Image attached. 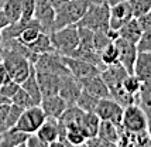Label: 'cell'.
<instances>
[{"mask_svg":"<svg viewBox=\"0 0 151 147\" xmlns=\"http://www.w3.org/2000/svg\"><path fill=\"white\" fill-rule=\"evenodd\" d=\"M78 26H83L93 33L98 31H109L110 30V4L102 1H91L89 7L81 19Z\"/></svg>","mask_w":151,"mask_h":147,"instance_id":"1","label":"cell"},{"mask_svg":"<svg viewBox=\"0 0 151 147\" xmlns=\"http://www.w3.org/2000/svg\"><path fill=\"white\" fill-rule=\"evenodd\" d=\"M0 55H1V61L6 65L7 72H9L12 79L21 84L28 78L34 64L27 58L26 55H23V54L7 47L0 48Z\"/></svg>","mask_w":151,"mask_h":147,"instance_id":"2","label":"cell"},{"mask_svg":"<svg viewBox=\"0 0 151 147\" xmlns=\"http://www.w3.org/2000/svg\"><path fill=\"white\" fill-rule=\"evenodd\" d=\"M88 0H69L62 7H59L55 12V20H54V30H59L62 27L78 24L81 19L86 13L89 7Z\"/></svg>","mask_w":151,"mask_h":147,"instance_id":"3","label":"cell"},{"mask_svg":"<svg viewBox=\"0 0 151 147\" xmlns=\"http://www.w3.org/2000/svg\"><path fill=\"white\" fill-rule=\"evenodd\" d=\"M51 35V43L54 45V50L61 55L71 57L76 48L79 47V30L78 24L62 27L59 30H54Z\"/></svg>","mask_w":151,"mask_h":147,"instance_id":"4","label":"cell"},{"mask_svg":"<svg viewBox=\"0 0 151 147\" xmlns=\"http://www.w3.org/2000/svg\"><path fill=\"white\" fill-rule=\"evenodd\" d=\"M122 126L130 133H140L148 130V116L138 103L124 107Z\"/></svg>","mask_w":151,"mask_h":147,"instance_id":"5","label":"cell"},{"mask_svg":"<svg viewBox=\"0 0 151 147\" xmlns=\"http://www.w3.org/2000/svg\"><path fill=\"white\" fill-rule=\"evenodd\" d=\"M45 119L47 115L44 112V109L41 107V105H34L31 107L24 109V112L20 116L19 122L14 127L21 130V132H26L28 134L37 133V130L45 122Z\"/></svg>","mask_w":151,"mask_h":147,"instance_id":"6","label":"cell"},{"mask_svg":"<svg viewBox=\"0 0 151 147\" xmlns=\"http://www.w3.org/2000/svg\"><path fill=\"white\" fill-rule=\"evenodd\" d=\"M95 113L100 117V120H109L116 125H122L124 107L120 103H117L112 96H109V98H102L99 100L98 106L95 109Z\"/></svg>","mask_w":151,"mask_h":147,"instance_id":"7","label":"cell"},{"mask_svg":"<svg viewBox=\"0 0 151 147\" xmlns=\"http://www.w3.org/2000/svg\"><path fill=\"white\" fill-rule=\"evenodd\" d=\"M62 60L65 62V65L68 67L69 72L73 76H76L79 81L88 79L91 76L99 75L100 74V68L98 65H95L89 61L81 60V58H75V57H68V55H62Z\"/></svg>","mask_w":151,"mask_h":147,"instance_id":"8","label":"cell"},{"mask_svg":"<svg viewBox=\"0 0 151 147\" xmlns=\"http://www.w3.org/2000/svg\"><path fill=\"white\" fill-rule=\"evenodd\" d=\"M82 89H83L82 82L76 76H73L72 74H66V75H64L61 78V85H59L58 94L68 103V106H71V105L76 103Z\"/></svg>","mask_w":151,"mask_h":147,"instance_id":"9","label":"cell"},{"mask_svg":"<svg viewBox=\"0 0 151 147\" xmlns=\"http://www.w3.org/2000/svg\"><path fill=\"white\" fill-rule=\"evenodd\" d=\"M55 7L50 0H35L34 19L41 23L44 31L51 34L54 31V20H55Z\"/></svg>","mask_w":151,"mask_h":147,"instance_id":"10","label":"cell"},{"mask_svg":"<svg viewBox=\"0 0 151 147\" xmlns=\"http://www.w3.org/2000/svg\"><path fill=\"white\" fill-rule=\"evenodd\" d=\"M114 43L119 48V62L127 69L129 74H134V64H136V60H137L138 55L137 44L123 40L120 37Z\"/></svg>","mask_w":151,"mask_h":147,"instance_id":"11","label":"cell"},{"mask_svg":"<svg viewBox=\"0 0 151 147\" xmlns=\"http://www.w3.org/2000/svg\"><path fill=\"white\" fill-rule=\"evenodd\" d=\"M127 75H129L127 69L120 62H116V64H112V65H106L100 71V76L103 78V81L109 86V89H114L117 86H122L123 81L126 79Z\"/></svg>","mask_w":151,"mask_h":147,"instance_id":"12","label":"cell"},{"mask_svg":"<svg viewBox=\"0 0 151 147\" xmlns=\"http://www.w3.org/2000/svg\"><path fill=\"white\" fill-rule=\"evenodd\" d=\"M133 12L129 1H122L110 6V28L119 31L129 20H132Z\"/></svg>","mask_w":151,"mask_h":147,"instance_id":"13","label":"cell"},{"mask_svg":"<svg viewBox=\"0 0 151 147\" xmlns=\"http://www.w3.org/2000/svg\"><path fill=\"white\" fill-rule=\"evenodd\" d=\"M35 72H37V79H38L41 92H42V98L58 94L62 75L54 72H45V71H37V69H35Z\"/></svg>","mask_w":151,"mask_h":147,"instance_id":"14","label":"cell"},{"mask_svg":"<svg viewBox=\"0 0 151 147\" xmlns=\"http://www.w3.org/2000/svg\"><path fill=\"white\" fill-rule=\"evenodd\" d=\"M41 107L44 109L47 117H54V119H59V116L65 112L68 107V103L62 99V96L59 94L57 95H50V96H44L41 100Z\"/></svg>","mask_w":151,"mask_h":147,"instance_id":"15","label":"cell"},{"mask_svg":"<svg viewBox=\"0 0 151 147\" xmlns=\"http://www.w3.org/2000/svg\"><path fill=\"white\" fill-rule=\"evenodd\" d=\"M37 136L44 141L45 146H54L59 139V123L58 119L47 117L45 122L37 130Z\"/></svg>","mask_w":151,"mask_h":147,"instance_id":"16","label":"cell"},{"mask_svg":"<svg viewBox=\"0 0 151 147\" xmlns=\"http://www.w3.org/2000/svg\"><path fill=\"white\" fill-rule=\"evenodd\" d=\"M82 82V86L85 91H88L89 94L95 95L96 98L102 99V98H109L110 96V89L106 85V82L103 81V78L99 75H95V76H91L88 79L81 81Z\"/></svg>","mask_w":151,"mask_h":147,"instance_id":"17","label":"cell"},{"mask_svg":"<svg viewBox=\"0 0 151 147\" xmlns=\"http://www.w3.org/2000/svg\"><path fill=\"white\" fill-rule=\"evenodd\" d=\"M28 136V133L21 132L16 127L7 129L4 134L0 137V147H26Z\"/></svg>","mask_w":151,"mask_h":147,"instance_id":"18","label":"cell"},{"mask_svg":"<svg viewBox=\"0 0 151 147\" xmlns=\"http://www.w3.org/2000/svg\"><path fill=\"white\" fill-rule=\"evenodd\" d=\"M143 31H144V28L141 27L138 19L133 17L132 20H129L124 26L119 30V37L123 38V40H127V41H130V43L137 44L140 37H141V34H143Z\"/></svg>","mask_w":151,"mask_h":147,"instance_id":"19","label":"cell"},{"mask_svg":"<svg viewBox=\"0 0 151 147\" xmlns=\"http://www.w3.org/2000/svg\"><path fill=\"white\" fill-rule=\"evenodd\" d=\"M134 75L141 82L151 79V53H138L134 64Z\"/></svg>","mask_w":151,"mask_h":147,"instance_id":"20","label":"cell"},{"mask_svg":"<svg viewBox=\"0 0 151 147\" xmlns=\"http://www.w3.org/2000/svg\"><path fill=\"white\" fill-rule=\"evenodd\" d=\"M42 31H44V28L41 26V23H40L38 20L33 19V20H30L27 23V26L23 28V31L20 33V35L17 38H19L23 44L28 45V44H31L33 41L37 40Z\"/></svg>","mask_w":151,"mask_h":147,"instance_id":"21","label":"cell"},{"mask_svg":"<svg viewBox=\"0 0 151 147\" xmlns=\"http://www.w3.org/2000/svg\"><path fill=\"white\" fill-rule=\"evenodd\" d=\"M21 88L26 89L28 95L33 98V100L35 102V105H41V100H42V92H41V88H40L38 79H37V72H35V68L33 67L31 74L28 75L24 82H21Z\"/></svg>","mask_w":151,"mask_h":147,"instance_id":"22","label":"cell"},{"mask_svg":"<svg viewBox=\"0 0 151 147\" xmlns=\"http://www.w3.org/2000/svg\"><path fill=\"white\" fill-rule=\"evenodd\" d=\"M100 117L95 112H85L82 122H81V127L82 130L85 132L86 137H93V136H98L99 133V126H100Z\"/></svg>","mask_w":151,"mask_h":147,"instance_id":"23","label":"cell"},{"mask_svg":"<svg viewBox=\"0 0 151 147\" xmlns=\"http://www.w3.org/2000/svg\"><path fill=\"white\" fill-rule=\"evenodd\" d=\"M102 139L109 141L112 146H117L119 144V125L113 123L109 120H102L100 126H99V133Z\"/></svg>","mask_w":151,"mask_h":147,"instance_id":"24","label":"cell"},{"mask_svg":"<svg viewBox=\"0 0 151 147\" xmlns=\"http://www.w3.org/2000/svg\"><path fill=\"white\" fill-rule=\"evenodd\" d=\"M27 47L30 48L34 54H37V55L44 53H50V51H55L52 43H51V35L48 33H45V31H42L40 34L38 38L35 41H33L31 44H28Z\"/></svg>","mask_w":151,"mask_h":147,"instance_id":"25","label":"cell"},{"mask_svg":"<svg viewBox=\"0 0 151 147\" xmlns=\"http://www.w3.org/2000/svg\"><path fill=\"white\" fill-rule=\"evenodd\" d=\"M3 10L10 20V24L19 21L23 16V0H6Z\"/></svg>","mask_w":151,"mask_h":147,"instance_id":"26","label":"cell"},{"mask_svg":"<svg viewBox=\"0 0 151 147\" xmlns=\"http://www.w3.org/2000/svg\"><path fill=\"white\" fill-rule=\"evenodd\" d=\"M110 96H112L117 103H120L123 107H127V106H130V105L137 103V96L129 94L124 88H123V85L114 88V89H110Z\"/></svg>","mask_w":151,"mask_h":147,"instance_id":"27","label":"cell"},{"mask_svg":"<svg viewBox=\"0 0 151 147\" xmlns=\"http://www.w3.org/2000/svg\"><path fill=\"white\" fill-rule=\"evenodd\" d=\"M137 103L147 115L151 113V79L141 82V89L137 95Z\"/></svg>","mask_w":151,"mask_h":147,"instance_id":"28","label":"cell"},{"mask_svg":"<svg viewBox=\"0 0 151 147\" xmlns=\"http://www.w3.org/2000/svg\"><path fill=\"white\" fill-rule=\"evenodd\" d=\"M99 98H96L95 95L89 94L88 91H85V89H82V92H81V95H79L78 100H76V106H79L82 110H85V112H95V109H96V106H98L99 103Z\"/></svg>","mask_w":151,"mask_h":147,"instance_id":"29","label":"cell"},{"mask_svg":"<svg viewBox=\"0 0 151 147\" xmlns=\"http://www.w3.org/2000/svg\"><path fill=\"white\" fill-rule=\"evenodd\" d=\"M65 134L69 146H85L88 137L81 126L68 127V129H65Z\"/></svg>","mask_w":151,"mask_h":147,"instance_id":"30","label":"cell"},{"mask_svg":"<svg viewBox=\"0 0 151 147\" xmlns=\"http://www.w3.org/2000/svg\"><path fill=\"white\" fill-rule=\"evenodd\" d=\"M100 58H102V62H103L105 67L106 65H112V64L119 62V48L114 41L110 43V44L100 53Z\"/></svg>","mask_w":151,"mask_h":147,"instance_id":"31","label":"cell"},{"mask_svg":"<svg viewBox=\"0 0 151 147\" xmlns=\"http://www.w3.org/2000/svg\"><path fill=\"white\" fill-rule=\"evenodd\" d=\"M129 4L136 19L144 16L147 12L151 10V0H129Z\"/></svg>","mask_w":151,"mask_h":147,"instance_id":"32","label":"cell"},{"mask_svg":"<svg viewBox=\"0 0 151 147\" xmlns=\"http://www.w3.org/2000/svg\"><path fill=\"white\" fill-rule=\"evenodd\" d=\"M12 103H16V105L21 106L23 109H27V107H31L35 105V102L33 100V98H31V96L28 95V92H27L26 89H23V88H20L19 91H17V94L12 98Z\"/></svg>","mask_w":151,"mask_h":147,"instance_id":"33","label":"cell"},{"mask_svg":"<svg viewBox=\"0 0 151 147\" xmlns=\"http://www.w3.org/2000/svg\"><path fill=\"white\" fill-rule=\"evenodd\" d=\"M123 88H124L129 94L137 96L138 92H140V89H141V81L138 79L134 74H129V75L126 76V79L123 81Z\"/></svg>","mask_w":151,"mask_h":147,"instance_id":"34","label":"cell"},{"mask_svg":"<svg viewBox=\"0 0 151 147\" xmlns=\"http://www.w3.org/2000/svg\"><path fill=\"white\" fill-rule=\"evenodd\" d=\"M24 109L16 103H10V107H9V115H7V129H12L17 125L20 116L23 115Z\"/></svg>","mask_w":151,"mask_h":147,"instance_id":"35","label":"cell"},{"mask_svg":"<svg viewBox=\"0 0 151 147\" xmlns=\"http://www.w3.org/2000/svg\"><path fill=\"white\" fill-rule=\"evenodd\" d=\"M20 88H21V84L16 82L14 79H9L0 85V92L4 95L6 98H9V99L12 100V98L17 94V91H19Z\"/></svg>","mask_w":151,"mask_h":147,"instance_id":"36","label":"cell"},{"mask_svg":"<svg viewBox=\"0 0 151 147\" xmlns=\"http://www.w3.org/2000/svg\"><path fill=\"white\" fill-rule=\"evenodd\" d=\"M138 53H151V28H145L137 43Z\"/></svg>","mask_w":151,"mask_h":147,"instance_id":"37","label":"cell"},{"mask_svg":"<svg viewBox=\"0 0 151 147\" xmlns=\"http://www.w3.org/2000/svg\"><path fill=\"white\" fill-rule=\"evenodd\" d=\"M34 10H35V0H23V16L20 20L30 21L34 19Z\"/></svg>","mask_w":151,"mask_h":147,"instance_id":"38","label":"cell"},{"mask_svg":"<svg viewBox=\"0 0 151 147\" xmlns=\"http://www.w3.org/2000/svg\"><path fill=\"white\" fill-rule=\"evenodd\" d=\"M9 107L10 103L0 105V137L4 134L7 130V115H9Z\"/></svg>","mask_w":151,"mask_h":147,"instance_id":"39","label":"cell"},{"mask_svg":"<svg viewBox=\"0 0 151 147\" xmlns=\"http://www.w3.org/2000/svg\"><path fill=\"white\" fill-rule=\"evenodd\" d=\"M85 146H89V147H112V144H110L109 141H106L105 139H102L100 136H93V137L86 139Z\"/></svg>","mask_w":151,"mask_h":147,"instance_id":"40","label":"cell"},{"mask_svg":"<svg viewBox=\"0 0 151 147\" xmlns=\"http://www.w3.org/2000/svg\"><path fill=\"white\" fill-rule=\"evenodd\" d=\"M26 147H47V146L44 144V141L37 136V133H31L28 136V139H27Z\"/></svg>","mask_w":151,"mask_h":147,"instance_id":"41","label":"cell"},{"mask_svg":"<svg viewBox=\"0 0 151 147\" xmlns=\"http://www.w3.org/2000/svg\"><path fill=\"white\" fill-rule=\"evenodd\" d=\"M138 21H140V24L143 28H151V10L150 12H147L144 16H141V17H138Z\"/></svg>","mask_w":151,"mask_h":147,"instance_id":"42","label":"cell"},{"mask_svg":"<svg viewBox=\"0 0 151 147\" xmlns=\"http://www.w3.org/2000/svg\"><path fill=\"white\" fill-rule=\"evenodd\" d=\"M12 79L10 78V75H9V72H7V68L6 65L3 64V61H0V85L3 84V82H6V81Z\"/></svg>","mask_w":151,"mask_h":147,"instance_id":"43","label":"cell"},{"mask_svg":"<svg viewBox=\"0 0 151 147\" xmlns=\"http://www.w3.org/2000/svg\"><path fill=\"white\" fill-rule=\"evenodd\" d=\"M9 24H10V20L7 19L4 10H3V9H0V31H1L3 28H6Z\"/></svg>","mask_w":151,"mask_h":147,"instance_id":"44","label":"cell"},{"mask_svg":"<svg viewBox=\"0 0 151 147\" xmlns=\"http://www.w3.org/2000/svg\"><path fill=\"white\" fill-rule=\"evenodd\" d=\"M50 1L52 3V6L55 7V10H58L59 7H62L66 1H69V0H50Z\"/></svg>","mask_w":151,"mask_h":147,"instance_id":"45","label":"cell"},{"mask_svg":"<svg viewBox=\"0 0 151 147\" xmlns=\"http://www.w3.org/2000/svg\"><path fill=\"white\" fill-rule=\"evenodd\" d=\"M4 103H12V100L9 99V98H6L4 95L0 92V105H4Z\"/></svg>","mask_w":151,"mask_h":147,"instance_id":"46","label":"cell"},{"mask_svg":"<svg viewBox=\"0 0 151 147\" xmlns=\"http://www.w3.org/2000/svg\"><path fill=\"white\" fill-rule=\"evenodd\" d=\"M110 6H113V4H116V3H122V1H129V0H106Z\"/></svg>","mask_w":151,"mask_h":147,"instance_id":"47","label":"cell"},{"mask_svg":"<svg viewBox=\"0 0 151 147\" xmlns=\"http://www.w3.org/2000/svg\"><path fill=\"white\" fill-rule=\"evenodd\" d=\"M147 116H148V129H151V113H148Z\"/></svg>","mask_w":151,"mask_h":147,"instance_id":"48","label":"cell"},{"mask_svg":"<svg viewBox=\"0 0 151 147\" xmlns=\"http://www.w3.org/2000/svg\"><path fill=\"white\" fill-rule=\"evenodd\" d=\"M1 45H3V34L0 31V48H1Z\"/></svg>","mask_w":151,"mask_h":147,"instance_id":"49","label":"cell"},{"mask_svg":"<svg viewBox=\"0 0 151 147\" xmlns=\"http://www.w3.org/2000/svg\"><path fill=\"white\" fill-rule=\"evenodd\" d=\"M4 3H6V0H0V9H3V6H4Z\"/></svg>","mask_w":151,"mask_h":147,"instance_id":"50","label":"cell"},{"mask_svg":"<svg viewBox=\"0 0 151 147\" xmlns=\"http://www.w3.org/2000/svg\"><path fill=\"white\" fill-rule=\"evenodd\" d=\"M88 1H102V0H88Z\"/></svg>","mask_w":151,"mask_h":147,"instance_id":"51","label":"cell"},{"mask_svg":"<svg viewBox=\"0 0 151 147\" xmlns=\"http://www.w3.org/2000/svg\"><path fill=\"white\" fill-rule=\"evenodd\" d=\"M148 132H150V134H151V129H148Z\"/></svg>","mask_w":151,"mask_h":147,"instance_id":"52","label":"cell"}]
</instances>
